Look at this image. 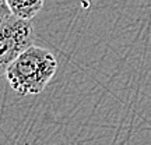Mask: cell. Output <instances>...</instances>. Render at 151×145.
<instances>
[{
	"instance_id": "cell-2",
	"label": "cell",
	"mask_w": 151,
	"mask_h": 145,
	"mask_svg": "<svg viewBox=\"0 0 151 145\" xmlns=\"http://www.w3.org/2000/svg\"><path fill=\"white\" fill-rule=\"evenodd\" d=\"M0 66L6 69L13 60L34 45V27L31 18L3 13L0 25Z\"/></svg>"
},
{
	"instance_id": "cell-1",
	"label": "cell",
	"mask_w": 151,
	"mask_h": 145,
	"mask_svg": "<svg viewBox=\"0 0 151 145\" xmlns=\"http://www.w3.org/2000/svg\"><path fill=\"white\" fill-rule=\"evenodd\" d=\"M58 70V60L52 52L31 46L4 69L7 82L18 95H37L45 89Z\"/></svg>"
},
{
	"instance_id": "cell-3",
	"label": "cell",
	"mask_w": 151,
	"mask_h": 145,
	"mask_svg": "<svg viewBox=\"0 0 151 145\" xmlns=\"http://www.w3.org/2000/svg\"><path fill=\"white\" fill-rule=\"evenodd\" d=\"M45 0H3V4L11 14L22 18H32L41 11Z\"/></svg>"
}]
</instances>
